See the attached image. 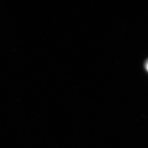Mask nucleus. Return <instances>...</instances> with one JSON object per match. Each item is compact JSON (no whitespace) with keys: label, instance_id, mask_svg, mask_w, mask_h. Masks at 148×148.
Instances as JSON below:
<instances>
[{"label":"nucleus","instance_id":"1","mask_svg":"<svg viewBox=\"0 0 148 148\" xmlns=\"http://www.w3.org/2000/svg\"><path fill=\"white\" fill-rule=\"evenodd\" d=\"M145 67L147 71L148 72V59L146 61L145 64Z\"/></svg>","mask_w":148,"mask_h":148}]
</instances>
